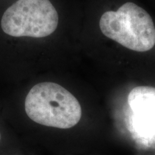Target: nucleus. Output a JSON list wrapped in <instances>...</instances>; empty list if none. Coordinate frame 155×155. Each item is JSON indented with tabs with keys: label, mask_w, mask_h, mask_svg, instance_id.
<instances>
[{
	"label": "nucleus",
	"mask_w": 155,
	"mask_h": 155,
	"mask_svg": "<svg viewBox=\"0 0 155 155\" xmlns=\"http://www.w3.org/2000/svg\"><path fill=\"white\" fill-rule=\"evenodd\" d=\"M27 115L36 123L58 129H70L82 116L80 103L71 92L52 82L40 83L30 89L25 101Z\"/></svg>",
	"instance_id": "f257e3e1"
},
{
	"label": "nucleus",
	"mask_w": 155,
	"mask_h": 155,
	"mask_svg": "<svg viewBox=\"0 0 155 155\" xmlns=\"http://www.w3.org/2000/svg\"><path fill=\"white\" fill-rule=\"evenodd\" d=\"M99 27L104 35L133 51H148L155 45L152 17L134 3L127 2L117 11L104 12Z\"/></svg>",
	"instance_id": "f03ea898"
},
{
	"label": "nucleus",
	"mask_w": 155,
	"mask_h": 155,
	"mask_svg": "<svg viewBox=\"0 0 155 155\" xmlns=\"http://www.w3.org/2000/svg\"><path fill=\"white\" fill-rule=\"evenodd\" d=\"M58 25V12L50 0H18L1 20L4 32L17 38H45L53 34Z\"/></svg>",
	"instance_id": "7ed1b4c3"
},
{
	"label": "nucleus",
	"mask_w": 155,
	"mask_h": 155,
	"mask_svg": "<svg viewBox=\"0 0 155 155\" xmlns=\"http://www.w3.org/2000/svg\"><path fill=\"white\" fill-rule=\"evenodd\" d=\"M128 104L138 125L155 131V88L137 86L129 92Z\"/></svg>",
	"instance_id": "20e7f679"
},
{
	"label": "nucleus",
	"mask_w": 155,
	"mask_h": 155,
	"mask_svg": "<svg viewBox=\"0 0 155 155\" xmlns=\"http://www.w3.org/2000/svg\"><path fill=\"white\" fill-rule=\"evenodd\" d=\"M0 140H1V134H0Z\"/></svg>",
	"instance_id": "39448f33"
}]
</instances>
